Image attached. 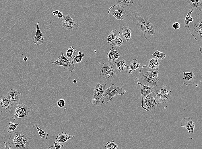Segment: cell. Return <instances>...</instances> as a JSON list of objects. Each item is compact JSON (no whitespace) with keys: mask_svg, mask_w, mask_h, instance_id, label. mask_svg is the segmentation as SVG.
Instances as JSON below:
<instances>
[{"mask_svg":"<svg viewBox=\"0 0 202 149\" xmlns=\"http://www.w3.org/2000/svg\"><path fill=\"white\" fill-rule=\"evenodd\" d=\"M159 68L152 69L148 66L144 65L140 68L139 73L136 79L138 82L144 85L158 87L159 78L158 73Z\"/></svg>","mask_w":202,"mask_h":149,"instance_id":"1","label":"cell"},{"mask_svg":"<svg viewBox=\"0 0 202 149\" xmlns=\"http://www.w3.org/2000/svg\"><path fill=\"white\" fill-rule=\"evenodd\" d=\"M8 142L12 149H28L30 141L27 135L22 132L11 134Z\"/></svg>","mask_w":202,"mask_h":149,"instance_id":"2","label":"cell"},{"mask_svg":"<svg viewBox=\"0 0 202 149\" xmlns=\"http://www.w3.org/2000/svg\"><path fill=\"white\" fill-rule=\"evenodd\" d=\"M191 35L198 42L202 41V15L201 14H197L193 18V21L190 22L188 27Z\"/></svg>","mask_w":202,"mask_h":149,"instance_id":"3","label":"cell"},{"mask_svg":"<svg viewBox=\"0 0 202 149\" xmlns=\"http://www.w3.org/2000/svg\"><path fill=\"white\" fill-rule=\"evenodd\" d=\"M135 18L138 21V28L143 34L146 39L155 34L154 25L146 19L135 15Z\"/></svg>","mask_w":202,"mask_h":149,"instance_id":"4","label":"cell"},{"mask_svg":"<svg viewBox=\"0 0 202 149\" xmlns=\"http://www.w3.org/2000/svg\"><path fill=\"white\" fill-rule=\"evenodd\" d=\"M11 111L12 118L15 120L27 118L30 110L24 104L20 103L12 106Z\"/></svg>","mask_w":202,"mask_h":149,"instance_id":"5","label":"cell"},{"mask_svg":"<svg viewBox=\"0 0 202 149\" xmlns=\"http://www.w3.org/2000/svg\"><path fill=\"white\" fill-rule=\"evenodd\" d=\"M126 91L123 88L112 84L110 87L105 90L102 104H107L114 97L117 95H123Z\"/></svg>","mask_w":202,"mask_h":149,"instance_id":"6","label":"cell"},{"mask_svg":"<svg viewBox=\"0 0 202 149\" xmlns=\"http://www.w3.org/2000/svg\"><path fill=\"white\" fill-rule=\"evenodd\" d=\"M99 70L100 77L101 79H105L111 81L115 78L116 74L114 68V65L112 63H103Z\"/></svg>","mask_w":202,"mask_h":149,"instance_id":"7","label":"cell"},{"mask_svg":"<svg viewBox=\"0 0 202 149\" xmlns=\"http://www.w3.org/2000/svg\"><path fill=\"white\" fill-rule=\"evenodd\" d=\"M171 89L167 85H163L154 91L159 103H166L168 102L172 95Z\"/></svg>","mask_w":202,"mask_h":149,"instance_id":"8","label":"cell"},{"mask_svg":"<svg viewBox=\"0 0 202 149\" xmlns=\"http://www.w3.org/2000/svg\"><path fill=\"white\" fill-rule=\"evenodd\" d=\"M159 101L154 92L146 96L144 98L143 105L147 111L156 109L159 104Z\"/></svg>","mask_w":202,"mask_h":149,"instance_id":"9","label":"cell"},{"mask_svg":"<svg viewBox=\"0 0 202 149\" xmlns=\"http://www.w3.org/2000/svg\"><path fill=\"white\" fill-rule=\"evenodd\" d=\"M106 84L101 85L99 83L96 84L94 89V94L92 99V103L96 106L99 105L100 101L103 97L105 90Z\"/></svg>","mask_w":202,"mask_h":149,"instance_id":"10","label":"cell"},{"mask_svg":"<svg viewBox=\"0 0 202 149\" xmlns=\"http://www.w3.org/2000/svg\"><path fill=\"white\" fill-rule=\"evenodd\" d=\"M52 63L55 66H63L65 69L71 72L75 70L74 65L71 63L69 60L66 58L63 53L61 56H59L57 60L53 62Z\"/></svg>","mask_w":202,"mask_h":149,"instance_id":"11","label":"cell"},{"mask_svg":"<svg viewBox=\"0 0 202 149\" xmlns=\"http://www.w3.org/2000/svg\"><path fill=\"white\" fill-rule=\"evenodd\" d=\"M108 13L114 16L117 20H123L125 18V9L116 4L111 6Z\"/></svg>","mask_w":202,"mask_h":149,"instance_id":"12","label":"cell"},{"mask_svg":"<svg viewBox=\"0 0 202 149\" xmlns=\"http://www.w3.org/2000/svg\"><path fill=\"white\" fill-rule=\"evenodd\" d=\"M62 19V25L63 27L67 30L76 29L79 26L73 19V17L68 15H63Z\"/></svg>","mask_w":202,"mask_h":149,"instance_id":"13","label":"cell"},{"mask_svg":"<svg viewBox=\"0 0 202 149\" xmlns=\"http://www.w3.org/2000/svg\"><path fill=\"white\" fill-rule=\"evenodd\" d=\"M12 103L9 100L6 96L0 95V112H11Z\"/></svg>","mask_w":202,"mask_h":149,"instance_id":"14","label":"cell"},{"mask_svg":"<svg viewBox=\"0 0 202 149\" xmlns=\"http://www.w3.org/2000/svg\"><path fill=\"white\" fill-rule=\"evenodd\" d=\"M137 83L140 85L141 87V94L142 99L141 106V108L145 109V108L143 105V100L144 98L149 94L154 92L157 88L155 87L144 85L138 82Z\"/></svg>","mask_w":202,"mask_h":149,"instance_id":"15","label":"cell"},{"mask_svg":"<svg viewBox=\"0 0 202 149\" xmlns=\"http://www.w3.org/2000/svg\"><path fill=\"white\" fill-rule=\"evenodd\" d=\"M183 83L184 85L186 86L191 85L195 84L197 79L195 76L192 71L187 72L183 71Z\"/></svg>","mask_w":202,"mask_h":149,"instance_id":"16","label":"cell"},{"mask_svg":"<svg viewBox=\"0 0 202 149\" xmlns=\"http://www.w3.org/2000/svg\"><path fill=\"white\" fill-rule=\"evenodd\" d=\"M180 125L185 127L188 131V134L194 133L195 123L192 121L191 118L185 117L183 119Z\"/></svg>","mask_w":202,"mask_h":149,"instance_id":"17","label":"cell"},{"mask_svg":"<svg viewBox=\"0 0 202 149\" xmlns=\"http://www.w3.org/2000/svg\"><path fill=\"white\" fill-rule=\"evenodd\" d=\"M21 94V93L18 91L16 89H12L7 92L6 96L11 103L14 102L18 103L20 101V97Z\"/></svg>","mask_w":202,"mask_h":149,"instance_id":"18","label":"cell"},{"mask_svg":"<svg viewBox=\"0 0 202 149\" xmlns=\"http://www.w3.org/2000/svg\"><path fill=\"white\" fill-rule=\"evenodd\" d=\"M39 23L37 22L35 36L32 39L33 43L39 45L42 44L43 42L44 38L42 37L43 34L41 32L39 28Z\"/></svg>","mask_w":202,"mask_h":149,"instance_id":"19","label":"cell"},{"mask_svg":"<svg viewBox=\"0 0 202 149\" xmlns=\"http://www.w3.org/2000/svg\"><path fill=\"white\" fill-rule=\"evenodd\" d=\"M107 54V59L110 62L116 63L119 60L120 53L119 51L111 48Z\"/></svg>","mask_w":202,"mask_h":149,"instance_id":"20","label":"cell"},{"mask_svg":"<svg viewBox=\"0 0 202 149\" xmlns=\"http://www.w3.org/2000/svg\"><path fill=\"white\" fill-rule=\"evenodd\" d=\"M75 136L71 135L69 134L62 132L57 135L56 142L60 143L65 142L69 139H73Z\"/></svg>","mask_w":202,"mask_h":149,"instance_id":"21","label":"cell"},{"mask_svg":"<svg viewBox=\"0 0 202 149\" xmlns=\"http://www.w3.org/2000/svg\"><path fill=\"white\" fill-rule=\"evenodd\" d=\"M116 68L119 72L126 73L128 68L129 65L127 62L124 60H119L116 63Z\"/></svg>","mask_w":202,"mask_h":149,"instance_id":"22","label":"cell"},{"mask_svg":"<svg viewBox=\"0 0 202 149\" xmlns=\"http://www.w3.org/2000/svg\"><path fill=\"white\" fill-rule=\"evenodd\" d=\"M141 64L136 59L133 58L129 64V66L126 72L127 75L131 74L133 71H135L140 67Z\"/></svg>","mask_w":202,"mask_h":149,"instance_id":"23","label":"cell"},{"mask_svg":"<svg viewBox=\"0 0 202 149\" xmlns=\"http://www.w3.org/2000/svg\"><path fill=\"white\" fill-rule=\"evenodd\" d=\"M124 42L122 38L119 37L115 38L109 42V44L112 46V49L119 51V49L117 48L121 46Z\"/></svg>","mask_w":202,"mask_h":149,"instance_id":"24","label":"cell"},{"mask_svg":"<svg viewBox=\"0 0 202 149\" xmlns=\"http://www.w3.org/2000/svg\"><path fill=\"white\" fill-rule=\"evenodd\" d=\"M133 4V0H116L115 4L121 6L125 9H129Z\"/></svg>","mask_w":202,"mask_h":149,"instance_id":"25","label":"cell"},{"mask_svg":"<svg viewBox=\"0 0 202 149\" xmlns=\"http://www.w3.org/2000/svg\"><path fill=\"white\" fill-rule=\"evenodd\" d=\"M131 31L127 25H123L122 28V35L127 42H128L131 37Z\"/></svg>","mask_w":202,"mask_h":149,"instance_id":"26","label":"cell"},{"mask_svg":"<svg viewBox=\"0 0 202 149\" xmlns=\"http://www.w3.org/2000/svg\"><path fill=\"white\" fill-rule=\"evenodd\" d=\"M192 7H194L201 11L202 9V0H185Z\"/></svg>","mask_w":202,"mask_h":149,"instance_id":"27","label":"cell"},{"mask_svg":"<svg viewBox=\"0 0 202 149\" xmlns=\"http://www.w3.org/2000/svg\"><path fill=\"white\" fill-rule=\"evenodd\" d=\"M121 35L120 31L116 30H113L111 31L107 38V41L109 44L115 38L119 37Z\"/></svg>","mask_w":202,"mask_h":149,"instance_id":"28","label":"cell"},{"mask_svg":"<svg viewBox=\"0 0 202 149\" xmlns=\"http://www.w3.org/2000/svg\"><path fill=\"white\" fill-rule=\"evenodd\" d=\"M32 126L38 130V137L41 139H47L48 137V134L45 130L41 129L37 125L34 124Z\"/></svg>","mask_w":202,"mask_h":149,"instance_id":"29","label":"cell"},{"mask_svg":"<svg viewBox=\"0 0 202 149\" xmlns=\"http://www.w3.org/2000/svg\"><path fill=\"white\" fill-rule=\"evenodd\" d=\"M195 11V9H193L189 10L187 14L186 17L184 22V26L185 27L188 28L190 22L193 21V18L191 17V14Z\"/></svg>","mask_w":202,"mask_h":149,"instance_id":"30","label":"cell"},{"mask_svg":"<svg viewBox=\"0 0 202 149\" xmlns=\"http://www.w3.org/2000/svg\"><path fill=\"white\" fill-rule=\"evenodd\" d=\"M160 65L158 58H154L150 59L148 63V66L152 69H155L159 68Z\"/></svg>","mask_w":202,"mask_h":149,"instance_id":"31","label":"cell"},{"mask_svg":"<svg viewBox=\"0 0 202 149\" xmlns=\"http://www.w3.org/2000/svg\"><path fill=\"white\" fill-rule=\"evenodd\" d=\"M19 124V123H14V122H10L6 128V131L9 134L12 133L14 132Z\"/></svg>","mask_w":202,"mask_h":149,"instance_id":"32","label":"cell"},{"mask_svg":"<svg viewBox=\"0 0 202 149\" xmlns=\"http://www.w3.org/2000/svg\"><path fill=\"white\" fill-rule=\"evenodd\" d=\"M84 54H82L81 55L77 54L71 57V62L73 65L81 62L82 60Z\"/></svg>","mask_w":202,"mask_h":149,"instance_id":"33","label":"cell"},{"mask_svg":"<svg viewBox=\"0 0 202 149\" xmlns=\"http://www.w3.org/2000/svg\"><path fill=\"white\" fill-rule=\"evenodd\" d=\"M151 56L156 57L160 60H162L166 57V54L163 52L156 50L155 52Z\"/></svg>","mask_w":202,"mask_h":149,"instance_id":"34","label":"cell"},{"mask_svg":"<svg viewBox=\"0 0 202 149\" xmlns=\"http://www.w3.org/2000/svg\"><path fill=\"white\" fill-rule=\"evenodd\" d=\"M106 149H116L118 148V146L116 144L113 140L108 142L105 146Z\"/></svg>","mask_w":202,"mask_h":149,"instance_id":"35","label":"cell"},{"mask_svg":"<svg viewBox=\"0 0 202 149\" xmlns=\"http://www.w3.org/2000/svg\"><path fill=\"white\" fill-rule=\"evenodd\" d=\"M76 52V49L73 46H71L67 49L66 51L67 57L69 58H71Z\"/></svg>","mask_w":202,"mask_h":149,"instance_id":"36","label":"cell"},{"mask_svg":"<svg viewBox=\"0 0 202 149\" xmlns=\"http://www.w3.org/2000/svg\"><path fill=\"white\" fill-rule=\"evenodd\" d=\"M57 105L60 107L62 108L64 106L65 104V100L62 99H59L57 103Z\"/></svg>","mask_w":202,"mask_h":149,"instance_id":"37","label":"cell"},{"mask_svg":"<svg viewBox=\"0 0 202 149\" xmlns=\"http://www.w3.org/2000/svg\"><path fill=\"white\" fill-rule=\"evenodd\" d=\"M54 145L56 149H61L64 148L63 145L60 143L54 142Z\"/></svg>","mask_w":202,"mask_h":149,"instance_id":"38","label":"cell"},{"mask_svg":"<svg viewBox=\"0 0 202 149\" xmlns=\"http://www.w3.org/2000/svg\"><path fill=\"white\" fill-rule=\"evenodd\" d=\"M172 27L175 30L180 28V25L179 23L178 22L174 23L172 25Z\"/></svg>","mask_w":202,"mask_h":149,"instance_id":"39","label":"cell"},{"mask_svg":"<svg viewBox=\"0 0 202 149\" xmlns=\"http://www.w3.org/2000/svg\"><path fill=\"white\" fill-rule=\"evenodd\" d=\"M63 15L62 12L59 11L57 14V17L59 19H62L63 17Z\"/></svg>","mask_w":202,"mask_h":149,"instance_id":"40","label":"cell"},{"mask_svg":"<svg viewBox=\"0 0 202 149\" xmlns=\"http://www.w3.org/2000/svg\"><path fill=\"white\" fill-rule=\"evenodd\" d=\"M4 148L5 149H10L11 148V146H8L7 144L5 142H4Z\"/></svg>","mask_w":202,"mask_h":149,"instance_id":"41","label":"cell"},{"mask_svg":"<svg viewBox=\"0 0 202 149\" xmlns=\"http://www.w3.org/2000/svg\"><path fill=\"white\" fill-rule=\"evenodd\" d=\"M28 58L27 57L25 56L23 58V60L24 61H26L28 60Z\"/></svg>","mask_w":202,"mask_h":149,"instance_id":"42","label":"cell"},{"mask_svg":"<svg viewBox=\"0 0 202 149\" xmlns=\"http://www.w3.org/2000/svg\"><path fill=\"white\" fill-rule=\"evenodd\" d=\"M52 13H53V14L54 15L56 16L57 15L56 14L55 11H53Z\"/></svg>","mask_w":202,"mask_h":149,"instance_id":"43","label":"cell"},{"mask_svg":"<svg viewBox=\"0 0 202 149\" xmlns=\"http://www.w3.org/2000/svg\"><path fill=\"white\" fill-rule=\"evenodd\" d=\"M55 12L57 15L58 13L59 12V11L58 10H56L55 11Z\"/></svg>","mask_w":202,"mask_h":149,"instance_id":"44","label":"cell"},{"mask_svg":"<svg viewBox=\"0 0 202 149\" xmlns=\"http://www.w3.org/2000/svg\"><path fill=\"white\" fill-rule=\"evenodd\" d=\"M73 82L74 83H77V81H76V80H75V79L73 80Z\"/></svg>","mask_w":202,"mask_h":149,"instance_id":"45","label":"cell"},{"mask_svg":"<svg viewBox=\"0 0 202 149\" xmlns=\"http://www.w3.org/2000/svg\"><path fill=\"white\" fill-rule=\"evenodd\" d=\"M82 53L80 51H79L78 52V54L79 55H81Z\"/></svg>","mask_w":202,"mask_h":149,"instance_id":"46","label":"cell"}]
</instances>
